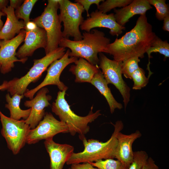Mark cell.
I'll return each instance as SVG.
<instances>
[{
    "label": "cell",
    "mask_w": 169,
    "mask_h": 169,
    "mask_svg": "<svg viewBox=\"0 0 169 169\" xmlns=\"http://www.w3.org/2000/svg\"><path fill=\"white\" fill-rule=\"evenodd\" d=\"M156 36L146 14L140 15L134 27L109 44L104 52L112 55L114 60L119 62L134 57L142 58Z\"/></svg>",
    "instance_id": "obj_1"
},
{
    "label": "cell",
    "mask_w": 169,
    "mask_h": 169,
    "mask_svg": "<svg viewBox=\"0 0 169 169\" xmlns=\"http://www.w3.org/2000/svg\"><path fill=\"white\" fill-rule=\"evenodd\" d=\"M82 39L75 41L62 38L59 47L67 48L70 50V56L83 58L95 65L99 64L98 54L104 52L110 43V39L105 36V33L96 29L82 34Z\"/></svg>",
    "instance_id": "obj_2"
},
{
    "label": "cell",
    "mask_w": 169,
    "mask_h": 169,
    "mask_svg": "<svg viewBox=\"0 0 169 169\" xmlns=\"http://www.w3.org/2000/svg\"><path fill=\"white\" fill-rule=\"evenodd\" d=\"M112 124L114 127V131L110 138L105 142L94 139L87 140L84 135H79L84 149L82 152L73 153L66 161V164L92 162L100 160L114 158L117 143L116 136L123 129L124 125L121 120L117 121L115 124Z\"/></svg>",
    "instance_id": "obj_3"
},
{
    "label": "cell",
    "mask_w": 169,
    "mask_h": 169,
    "mask_svg": "<svg viewBox=\"0 0 169 169\" xmlns=\"http://www.w3.org/2000/svg\"><path fill=\"white\" fill-rule=\"evenodd\" d=\"M66 90H60L58 92L56 99L52 103V111L59 116L60 121L66 125L71 135L74 136L78 133L80 135H84L90 131L88 124L101 115L100 110L94 113L92 106L87 115L81 116L76 115L71 110L65 100Z\"/></svg>",
    "instance_id": "obj_4"
},
{
    "label": "cell",
    "mask_w": 169,
    "mask_h": 169,
    "mask_svg": "<svg viewBox=\"0 0 169 169\" xmlns=\"http://www.w3.org/2000/svg\"><path fill=\"white\" fill-rule=\"evenodd\" d=\"M65 51V48L59 47L42 58L34 59L33 65L25 75L8 81L6 90L12 96L15 94L24 95L28 90V86L38 80L53 62L63 57Z\"/></svg>",
    "instance_id": "obj_5"
},
{
    "label": "cell",
    "mask_w": 169,
    "mask_h": 169,
    "mask_svg": "<svg viewBox=\"0 0 169 169\" xmlns=\"http://www.w3.org/2000/svg\"><path fill=\"white\" fill-rule=\"evenodd\" d=\"M48 2L41 14L33 20L38 27L44 28L46 32L47 40L44 49L46 54L58 48L63 38L62 22L58 14V0H48Z\"/></svg>",
    "instance_id": "obj_6"
},
{
    "label": "cell",
    "mask_w": 169,
    "mask_h": 169,
    "mask_svg": "<svg viewBox=\"0 0 169 169\" xmlns=\"http://www.w3.org/2000/svg\"><path fill=\"white\" fill-rule=\"evenodd\" d=\"M58 2L60 11L59 15L64 27L63 38L73 37L75 41L81 40L83 37L79 27L84 20L82 15L84 11L83 6L69 0H58Z\"/></svg>",
    "instance_id": "obj_7"
},
{
    "label": "cell",
    "mask_w": 169,
    "mask_h": 169,
    "mask_svg": "<svg viewBox=\"0 0 169 169\" xmlns=\"http://www.w3.org/2000/svg\"><path fill=\"white\" fill-rule=\"evenodd\" d=\"M0 118L2 125L1 133L8 148L14 155H16L26 143L30 127L24 120H15L8 117L0 110Z\"/></svg>",
    "instance_id": "obj_8"
},
{
    "label": "cell",
    "mask_w": 169,
    "mask_h": 169,
    "mask_svg": "<svg viewBox=\"0 0 169 169\" xmlns=\"http://www.w3.org/2000/svg\"><path fill=\"white\" fill-rule=\"evenodd\" d=\"M99 68L108 84H113L119 90L123 99L125 110L130 101L131 89L122 77V62L112 60L102 53L99 54Z\"/></svg>",
    "instance_id": "obj_9"
},
{
    "label": "cell",
    "mask_w": 169,
    "mask_h": 169,
    "mask_svg": "<svg viewBox=\"0 0 169 169\" xmlns=\"http://www.w3.org/2000/svg\"><path fill=\"white\" fill-rule=\"evenodd\" d=\"M70 51L68 49L62 58L53 62L47 69L43 81L34 89L27 90L24 93V96L31 100L40 89L50 85H56L61 91L67 90V87L60 80V74L66 66L70 64L75 63L78 59L77 57L69 56Z\"/></svg>",
    "instance_id": "obj_10"
},
{
    "label": "cell",
    "mask_w": 169,
    "mask_h": 169,
    "mask_svg": "<svg viewBox=\"0 0 169 169\" xmlns=\"http://www.w3.org/2000/svg\"><path fill=\"white\" fill-rule=\"evenodd\" d=\"M68 132V127L65 123L56 119L50 113L45 112L43 119L38 125L30 130L26 143L35 144L43 139L53 138L58 133Z\"/></svg>",
    "instance_id": "obj_11"
},
{
    "label": "cell",
    "mask_w": 169,
    "mask_h": 169,
    "mask_svg": "<svg viewBox=\"0 0 169 169\" xmlns=\"http://www.w3.org/2000/svg\"><path fill=\"white\" fill-rule=\"evenodd\" d=\"M26 34L24 29H22L19 34L12 39L2 40L0 48V70L5 74L11 71L14 67L15 62L25 63L28 59H18L16 57V50L24 41Z\"/></svg>",
    "instance_id": "obj_12"
},
{
    "label": "cell",
    "mask_w": 169,
    "mask_h": 169,
    "mask_svg": "<svg viewBox=\"0 0 169 169\" xmlns=\"http://www.w3.org/2000/svg\"><path fill=\"white\" fill-rule=\"evenodd\" d=\"M98 27L108 28L110 30V34L117 36L125 29L124 26L117 23L114 13L107 14L98 9L92 12L90 17L84 20L80 26L81 30L87 32H90L92 29Z\"/></svg>",
    "instance_id": "obj_13"
},
{
    "label": "cell",
    "mask_w": 169,
    "mask_h": 169,
    "mask_svg": "<svg viewBox=\"0 0 169 169\" xmlns=\"http://www.w3.org/2000/svg\"><path fill=\"white\" fill-rule=\"evenodd\" d=\"M37 92L35 97L24 103L26 107L31 109L29 116L24 120L31 129L34 128L42 120L45 113V108L50 105L49 101L52 98L50 95H47L49 90L46 87L41 88Z\"/></svg>",
    "instance_id": "obj_14"
},
{
    "label": "cell",
    "mask_w": 169,
    "mask_h": 169,
    "mask_svg": "<svg viewBox=\"0 0 169 169\" xmlns=\"http://www.w3.org/2000/svg\"><path fill=\"white\" fill-rule=\"evenodd\" d=\"M44 143L50 158V169H63L74 153V147L67 144L56 143L53 137L45 140Z\"/></svg>",
    "instance_id": "obj_15"
},
{
    "label": "cell",
    "mask_w": 169,
    "mask_h": 169,
    "mask_svg": "<svg viewBox=\"0 0 169 169\" xmlns=\"http://www.w3.org/2000/svg\"><path fill=\"white\" fill-rule=\"evenodd\" d=\"M26 31L24 43L16 53V57L19 59L32 56L36 50L39 48L45 49L47 45V34L44 28L38 27L34 30Z\"/></svg>",
    "instance_id": "obj_16"
},
{
    "label": "cell",
    "mask_w": 169,
    "mask_h": 169,
    "mask_svg": "<svg viewBox=\"0 0 169 169\" xmlns=\"http://www.w3.org/2000/svg\"><path fill=\"white\" fill-rule=\"evenodd\" d=\"M141 134L138 130L129 135L118 132L116 136L117 140L115 153V158L129 167L133 158L132 145L134 141L140 137Z\"/></svg>",
    "instance_id": "obj_17"
},
{
    "label": "cell",
    "mask_w": 169,
    "mask_h": 169,
    "mask_svg": "<svg viewBox=\"0 0 169 169\" xmlns=\"http://www.w3.org/2000/svg\"><path fill=\"white\" fill-rule=\"evenodd\" d=\"M152 8L148 0H133L130 4L123 8L114 9V16L117 23L124 26L134 16L146 14L147 11Z\"/></svg>",
    "instance_id": "obj_18"
},
{
    "label": "cell",
    "mask_w": 169,
    "mask_h": 169,
    "mask_svg": "<svg viewBox=\"0 0 169 169\" xmlns=\"http://www.w3.org/2000/svg\"><path fill=\"white\" fill-rule=\"evenodd\" d=\"M7 16V19L0 31V39L9 40L13 39L16 34H19L24 29L25 24L23 21H19L15 14L14 9L7 6L2 11Z\"/></svg>",
    "instance_id": "obj_19"
},
{
    "label": "cell",
    "mask_w": 169,
    "mask_h": 169,
    "mask_svg": "<svg viewBox=\"0 0 169 169\" xmlns=\"http://www.w3.org/2000/svg\"><path fill=\"white\" fill-rule=\"evenodd\" d=\"M74 64L71 66L69 71L75 75L76 82L90 83L99 70L98 65H93L82 58H79Z\"/></svg>",
    "instance_id": "obj_20"
},
{
    "label": "cell",
    "mask_w": 169,
    "mask_h": 169,
    "mask_svg": "<svg viewBox=\"0 0 169 169\" xmlns=\"http://www.w3.org/2000/svg\"><path fill=\"white\" fill-rule=\"evenodd\" d=\"M90 83L105 98L111 114L114 112L115 109L120 110L123 108L122 104L118 102L114 98L102 72L100 69L94 75Z\"/></svg>",
    "instance_id": "obj_21"
},
{
    "label": "cell",
    "mask_w": 169,
    "mask_h": 169,
    "mask_svg": "<svg viewBox=\"0 0 169 169\" xmlns=\"http://www.w3.org/2000/svg\"><path fill=\"white\" fill-rule=\"evenodd\" d=\"M24 96L23 95L15 94L11 97L9 93L6 95L5 98L7 103L5 104V107L9 110L10 117L11 118L19 120L23 118L25 120L29 116L31 110V108L23 110L20 107L21 100Z\"/></svg>",
    "instance_id": "obj_22"
},
{
    "label": "cell",
    "mask_w": 169,
    "mask_h": 169,
    "mask_svg": "<svg viewBox=\"0 0 169 169\" xmlns=\"http://www.w3.org/2000/svg\"><path fill=\"white\" fill-rule=\"evenodd\" d=\"M158 52L164 56V59L169 57V44L167 40L163 41L156 36L152 43L151 46L147 51L146 53L148 58V63L147 64L146 69L148 71V77L149 79L153 74L150 70V59L152 57L151 54L152 53Z\"/></svg>",
    "instance_id": "obj_23"
},
{
    "label": "cell",
    "mask_w": 169,
    "mask_h": 169,
    "mask_svg": "<svg viewBox=\"0 0 169 169\" xmlns=\"http://www.w3.org/2000/svg\"><path fill=\"white\" fill-rule=\"evenodd\" d=\"M37 0H25L15 11L16 17L23 20L26 24L30 21L29 17L32 8Z\"/></svg>",
    "instance_id": "obj_24"
},
{
    "label": "cell",
    "mask_w": 169,
    "mask_h": 169,
    "mask_svg": "<svg viewBox=\"0 0 169 169\" xmlns=\"http://www.w3.org/2000/svg\"><path fill=\"white\" fill-rule=\"evenodd\" d=\"M140 61L139 58L136 56L130 58L122 62V73L125 77L131 79L133 73L139 67L138 63Z\"/></svg>",
    "instance_id": "obj_25"
},
{
    "label": "cell",
    "mask_w": 169,
    "mask_h": 169,
    "mask_svg": "<svg viewBox=\"0 0 169 169\" xmlns=\"http://www.w3.org/2000/svg\"><path fill=\"white\" fill-rule=\"evenodd\" d=\"M90 163L93 166L99 169H128V168L120 161L113 159L100 160Z\"/></svg>",
    "instance_id": "obj_26"
},
{
    "label": "cell",
    "mask_w": 169,
    "mask_h": 169,
    "mask_svg": "<svg viewBox=\"0 0 169 169\" xmlns=\"http://www.w3.org/2000/svg\"><path fill=\"white\" fill-rule=\"evenodd\" d=\"M133 0H106L100 4L97 9L106 13L117 7L123 8L130 4Z\"/></svg>",
    "instance_id": "obj_27"
},
{
    "label": "cell",
    "mask_w": 169,
    "mask_h": 169,
    "mask_svg": "<svg viewBox=\"0 0 169 169\" xmlns=\"http://www.w3.org/2000/svg\"><path fill=\"white\" fill-rule=\"evenodd\" d=\"M145 73L143 69L140 67L133 73L131 79L134 82L132 87L133 90H141L147 85L149 79L146 77Z\"/></svg>",
    "instance_id": "obj_28"
},
{
    "label": "cell",
    "mask_w": 169,
    "mask_h": 169,
    "mask_svg": "<svg viewBox=\"0 0 169 169\" xmlns=\"http://www.w3.org/2000/svg\"><path fill=\"white\" fill-rule=\"evenodd\" d=\"M151 5L153 6L156 9L155 16L157 19L163 20L166 16L169 15V8L166 3L165 0H148Z\"/></svg>",
    "instance_id": "obj_29"
},
{
    "label": "cell",
    "mask_w": 169,
    "mask_h": 169,
    "mask_svg": "<svg viewBox=\"0 0 169 169\" xmlns=\"http://www.w3.org/2000/svg\"><path fill=\"white\" fill-rule=\"evenodd\" d=\"M148 157V154L145 151L133 152V160L128 169H142Z\"/></svg>",
    "instance_id": "obj_30"
},
{
    "label": "cell",
    "mask_w": 169,
    "mask_h": 169,
    "mask_svg": "<svg viewBox=\"0 0 169 169\" xmlns=\"http://www.w3.org/2000/svg\"><path fill=\"white\" fill-rule=\"evenodd\" d=\"M104 0H75V2L80 3L83 7L84 9L86 12L87 16L89 17L90 14L89 13V10L90 6L93 4H95L98 7L100 3L101 2L104 1Z\"/></svg>",
    "instance_id": "obj_31"
},
{
    "label": "cell",
    "mask_w": 169,
    "mask_h": 169,
    "mask_svg": "<svg viewBox=\"0 0 169 169\" xmlns=\"http://www.w3.org/2000/svg\"><path fill=\"white\" fill-rule=\"evenodd\" d=\"M69 169H99L95 168L90 163H83L82 164L75 163L71 164Z\"/></svg>",
    "instance_id": "obj_32"
},
{
    "label": "cell",
    "mask_w": 169,
    "mask_h": 169,
    "mask_svg": "<svg viewBox=\"0 0 169 169\" xmlns=\"http://www.w3.org/2000/svg\"><path fill=\"white\" fill-rule=\"evenodd\" d=\"M142 169H159L155 161L151 157H148Z\"/></svg>",
    "instance_id": "obj_33"
},
{
    "label": "cell",
    "mask_w": 169,
    "mask_h": 169,
    "mask_svg": "<svg viewBox=\"0 0 169 169\" xmlns=\"http://www.w3.org/2000/svg\"><path fill=\"white\" fill-rule=\"evenodd\" d=\"M38 26L33 21H29L25 24L24 29L26 31H32L35 30Z\"/></svg>",
    "instance_id": "obj_34"
},
{
    "label": "cell",
    "mask_w": 169,
    "mask_h": 169,
    "mask_svg": "<svg viewBox=\"0 0 169 169\" xmlns=\"http://www.w3.org/2000/svg\"><path fill=\"white\" fill-rule=\"evenodd\" d=\"M9 1L10 3V5L9 6L14 9H17L22 4L24 0H10Z\"/></svg>",
    "instance_id": "obj_35"
},
{
    "label": "cell",
    "mask_w": 169,
    "mask_h": 169,
    "mask_svg": "<svg viewBox=\"0 0 169 169\" xmlns=\"http://www.w3.org/2000/svg\"><path fill=\"white\" fill-rule=\"evenodd\" d=\"M163 29L167 32L169 31V15L163 19Z\"/></svg>",
    "instance_id": "obj_36"
},
{
    "label": "cell",
    "mask_w": 169,
    "mask_h": 169,
    "mask_svg": "<svg viewBox=\"0 0 169 169\" xmlns=\"http://www.w3.org/2000/svg\"><path fill=\"white\" fill-rule=\"evenodd\" d=\"M8 2V0H0V11L7 7Z\"/></svg>",
    "instance_id": "obj_37"
},
{
    "label": "cell",
    "mask_w": 169,
    "mask_h": 169,
    "mask_svg": "<svg viewBox=\"0 0 169 169\" xmlns=\"http://www.w3.org/2000/svg\"><path fill=\"white\" fill-rule=\"evenodd\" d=\"M7 83L8 81H4L3 83L0 85V90H6L8 86Z\"/></svg>",
    "instance_id": "obj_38"
},
{
    "label": "cell",
    "mask_w": 169,
    "mask_h": 169,
    "mask_svg": "<svg viewBox=\"0 0 169 169\" xmlns=\"http://www.w3.org/2000/svg\"><path fill=\"white\" fill-rule=\"evenodd\" d=\"M6 14L2 11H0V31L3 26V22L1 20V17L2 16H5Z\"/></svg>",
    "instance_id": "obj_39"
},
{
    "label": "cell",
    "mask_w": 169,
    "mask_h": 169,
    "mask_svg": "<svg viewBox=\"0 0 169 169\" xmlns=\"http://www.w3.org/2000/svg\"><path fill=\"white\" fill-rule=\"evenodd\" d=\"M1 41L2 40H1L0 39V48L1 45Z\"/></svg>",
    "instance_id": "obj_40"
},
{
    "label": "cell",
    "mask_w": 169,
    "mask_h": 169,
    "mask_svg": "<svg viewBox=\"0 0 169 169\" xmlns=\"http://www.w3.org/2000/svg\"></svg>",
    "instance_id": "obj_41"
}]
</instances>
